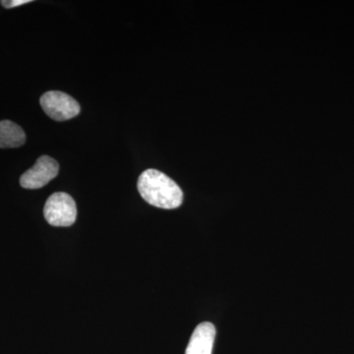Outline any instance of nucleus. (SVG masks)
Segmentation results:
<instances>
[{"label":"nucleus","mask_w":354,"mask_h":354,"mask_svg":"<svg viewBox=\"0 0 354 354\" xmlns=\"http://www.w3.org/2000/svg\"><path fill=\"white\" fill-rule=\"evenodd\" d=\"M24 130L10 120L0 121V148H18L24 145Z\"/></svg>","instance_id":"obj_6"},{"label":"nucleus","mask_w":354,"mask_h":354,"mask_svg":"<svg viewBox=\"0 0 354 354\" xmlns=\"http://www.w3.org/2000/svg\"><path fill=\"white\" fill-rule=\"evenodd\" d=\"M59 165L57 160L48 156H41L34 167L20 177L21 186L25 189H39L57 177Z\"/></svg>","instance_id":"obj_4"},{"label":"nucleus","mask_w":354,"mask_h":354,"mask_svg":"<svg viewBox=\"0 0 354 354\" xmlns=\"http://www.w3.org/2000/svg\"><path fill=\"white\" fill-rule=\"evenodd\" d=\"M30 2H32V0H2L1 4L6 8H14V7L24 6Z\"/></svg>","instance_id":"obj_7"},{"label":"nucleus","mask_w":354,"mask_h":354,"mask_svg":"<svg viewBox=\"0 0 354 354\" xmlns=\"http://www.w3.org/2000/svg\"><path fill=\"white\" fill-rule=\"evenodd\" d=\"M44 215L46 221L53 227H70L76 221V203L67 193H53L46 200Z\"/></svg>","instance_id":"obj_2"},{"label":"nucleus","mask_w":354,"mask_h":354,"mask_svg":"<svg viewBox=\"0 0 354 354\" xmlns=\"http://www.w3.org/2000/svg\"><path fill=\"white\" fill-rule=\"evenodd\" d=\"M137 187L142 198L157 208L176 209L183 204L181 188L171 177L157 169H150L142 172Z\"/></svg>","instance_id":"obj_1"},{"label":"nucleus","mask_w":354,"mask_h":354,"mask_svg":"<svg viewBox=\"0 0 354 354\" xmlns=\"http://www.w3.org/2000/svg\"><path fill=\"white\" fill-rule=\"evenodd\" d=\"M215 337L216 328L213 324H200L191 335L185 354H212Z\"/></svg>","instance_id":"obj_5"},{"label":"nucleus","mask_w":354,"mask_h":354,"mask_svg":"<svg viewBox=\"0 0 354 354\" xmlns=\"http://www.w3.org/2000/svg\"><path fill=\"white\" fill-rule=\"evenodd\" d=\"M39 102L44 113L55 121L69 120L80 113L78 102L59 91L46 92L41 95Z\"/></svg>","instance_id":"obj_3"}]
</instances>
